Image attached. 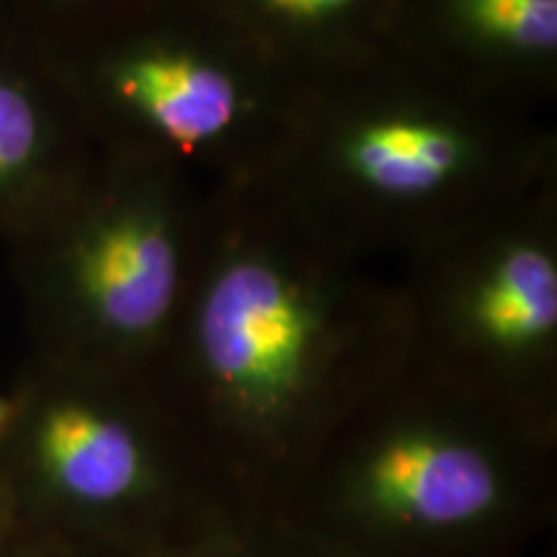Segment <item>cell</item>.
Here are the masks:
<instances>
[{"label": "cell", "instance_id": "cell-11", "mask_svg": "<svg viewBox=\"0 0 557 557\" xmlns=\"http://www.w3.org/2000/svg\"><path fill=\"white\" fill-rule=\"evenodd\" d=\"M135 557H348L284 508L220 498L197 521Z\"/></svg>", "mask_w": 557, "mask_h": 557}, {"label": "cell", "instance_id": "cell-8", "mask_svg": "<svg viewBox=\"0 0 557 557\" xmlns=\"http://www.w3.org/2000/svg\"><path fill=\"white\" fill-rule=\"evenodd\" d=\"M96 150L52 54L0 21V243L50 209Z\"/></svg>", "mask_w": 557, "mask_h": 557}, {"label": "cell", "instance_id": "cell-5", "mask_svg": "<svg viewBox=\"0 0 557 557\" xmlns=\"http://www.w3.org/2000/svg\"><path fill=\"white\" fill-rule=\"evenodd\" d=\"M207 201L171 165L96 150L5 243L32 354L148 377L189 289Z\"/></svg>", "mask_w": 557, "mask_h": 557}, {"label": "cell", "instance_id": "cell-15", "mask_svg": "<svg viewBox=\"0 0 557 557\" xmlns=\"http://www.w3.org/2000/svg\"><path fill=\"white\" fill-rule=\"evenodd\" d=\"M5 418H9V395H0V429H3Z\"/></svg>", "mask_w": 557, "mask_h": 557}, {"label": "cell", "instance_id": "cell-9", "mask_svg": "<svg viewBox=\"0 0 557 557\" xmlns=\"http://www.w3.org/2000/svg\"><path fill=\"white\" fill-rule=\"evenodd\" d=\"M393 37L508 101L557 99V0H398Z\"/></svg>", "mask_w": 557, "mask_h": 557}, {"label": "cell", "instance_id": "cell-7", "mask_svg": "<svg viewBox=\"0 0 557 557\" xmlns=\"http://www.w3.org/2000/svg\"><path fill=\"white\" fill-rule=\"evenodd\" d=\"M395 278L416 361L557 408V176L403 261Z\"/></svg>", "mask_w": 557, "mask_h": 557}, {"label": "cell", "instance_id": "cell-10", "mask_svg": "<svg viewBox=\"0 0 557 557\" xmlns=\"http://www.w3.org/2000/svg\"><path fill=\"white\" fill-rule=\"evenodd\" d=\"M297 78L393 39L398 0H201Z\"/></svg>", "mask_w": 557, "mask_h": 557}, {"label": "cell", "instance_id": "cell-4", "mask_svg": "<svg viewBox=\"0 0 557 557\" xmlns=\"http://www.w3.org/2000/svg\"><path fill=\"white\" fill-rule=\"evenodd\" d=\"M18 534L135 557L197 521L220 487L145 374L29 354L0 429Z\"/></svg>", "mask_w": 557, "mask_h": 557}, {"label": "cell", "instance_id": "cell-12", "mask_svg": "<svg viewBox=\"0 0 557 557\" xmlns=\"http://www.w3.org/2000/svg\"><path fill=\"white\" fill-rule=\"evenodd\" d=\"M139 3L145 0H0V21L52 54Z\"/></svg>", "mask_w": 557, "mask_h": 557}, {"label": "cell", "instance_id": "cell-14", "mask_svg": "<svg viewBox=\"0 0 557 557\" xmlns=\"http://www.w3.org/2000/svg\"><path fill=\"white\" fill-rule=\"evenodd\" d=\"M13 537H16V524H13L11 508L5 504L3 491H0V555L5 553V547L11 545Z\"/></svg>", "mask_w": 557, "mask_h": 557}, {"label": "cell", "instance_id": "cell-3", "mask_svg": "<svg viewBox=\"0 0 557 557\" xmlns=\"http://www.w3.org/2000/svg\"><path fill=\"white\" fill-rule=\"evenodd\" d=\"M557 408L410 357L341 426L284 511L348 557H527L555 517Z\"/></svg>", "mask_w": 557, "mask_h": 557}, {"label": "cell", "instance_id": "cell-2", "mask_svg": "<svg viewBox=\"0 0 557 557\" xmlns=\"http://www.w3.org/2000/svg\"><path fill=\"white\" fill-rule=\"evenodd\" d=\"M555 176L557 135L537 109L393 37L297 78L276 150L253 181L377 263L413 259Z\"/></svg>", "mask_w": 557, "mask_h": 557}, {"label": "cell", "instance_id": "cell-13", "mask_svg": "<svg viewBox=\"0 0 557 557\" xmlns=\"http://www.w3.org/2000/svg\"><path fill=\"white\" fill-rule=\"evenodd\" d=\"M0 557H116L107 553H96V549L65 545V542L54 540H41L32 537V534H18L13 542L5 547V553Z\"/></svg>", "mask_w": 557, "mask_h": 557}, {"label": "cell", "instance_id": "cell-6", "mask_svg": "<svg viewBox=\"0 0 557 557\" xmlns=\"http://www.w3.org/2000/svg\"><path fill=\"white\" fill-rule=\"evenodd\" d=\"M52 58L96 148L207 189L261 176L297 88L201 0H145Z\"/></svg>", "mask_w": 557, "mask_h": 557}, {"label": "cell", "instance_id": "cell-1", "mask_svg": "<svg viewBox=\"0 0 557 557\" xmlns=\"http://www.w3.org/2000/svg\"><path fill=\"white\" fill-rule=\"evenodd\" d=\"M408 361L398 278L256 181L209 189L189 289L148 380L222 491L284 508Z\"/></svg>", "mask_w": 557, "mask_h": 557}]
</instances>
